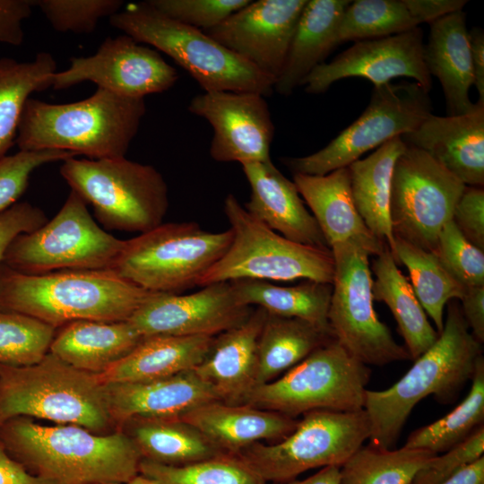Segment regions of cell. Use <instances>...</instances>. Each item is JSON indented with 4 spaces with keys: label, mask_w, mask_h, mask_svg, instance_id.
Here are the masks:
<instances>
[{
    "label": "cell",
    "mask_w": 484,
    "mask_h": 484,
    "mask_svg": "<svg viewBox=\"0 0 484 484\" xmlns=\"http://www.w3.org/2000/svg\"><path fill=\"white\" fill-rule=\"evenodd\" d=\"M123 4L121 0L34 1L55 30L80 34L91 33L101 19L112 17Z\"/></svg>",
    "instance_id": "44"
},
{
    "label": "cell",
    "mask_w": 484,
    "mask_h": 484,
    "mask_svg": "<svg viewBox=\"0 0 484 484\" xmlns=\"http://www.w3.org/2000/svg\"><path fill=\"white\" fill-rule=\"evenodd\" d=\"M431 114L429 92L415 82L374 86L361 116L325 147L307 156L284 158L282 162L293 174L326 175L415 130Z\"/></svg>",
    "instance_id": "14"
},
{
    "label": "cell",
    "mask_w": 484,
    "mask_h": 484,
    "mask_svg": "<svg viewBox=\"0 0 484 484\" xmlns=\"http://www.w3.org/2000/svg\"><path fill=\"white\" fill-rule=\"evenodd\" d=\"M114 270H61L24 274L0 265V309L56 329L71 322L128 321L152 295Z\"/></svg>",
    "instance_id": "3"
},
{
    "label": "cell",
    "mask_w": 484,
    "mask_h": 484,
    "mask_svg": "<svg viewBox=\"0 0 484 484\" xmlns=\"http://www.w3.org/2000/svg\"><path fill=\"white\" fill-rule=\"evenodd\" d=\"M462 313L473 337L484 341V286L466 288L460 299Z\"/></svg>",
    "instance_id": "52"
},
{
    "label": "cell",
    "mask_w": 484,
    "mask_h": 484,
    "mask_svg": "<svg viewBox=\"0 0 484 484\" xmlns=\"http://www.w3.org/2000/svg\"><path fill=\"white\" fill-rule=\"evenodd\" d=\"M188 110L211 125L210 155L215 161L242 165L271 160L274 125L264 96L208 91L194 96Z\"/></svg>",
    "instance_id": "18"
},
{
    "label": "cell",
    "mask_w": 484,
    "mask_h": 484,
    "mask_svg": "<svg viewBox=\"0 0 484 484\" xmlns=\"http://www.w3.org/2000/svg\"><path fill=\"white\" fill-rule=\"evenodd\" d=\"M484 426L465 440L430 459L414 476L411 484H440L483 456Z\"/></svg>",
    "instance_id": "47"
},
{
    "label": "cell",
    "mask_w": 484,
    "mask_h": 484,
    "mask_svg": "<svg viewBox=\"0 0 484 484\" xmlns=\"http://www.w3.org/2000/svg\"><path fill=\"white\" fill-rule=\"evenodd\" d=\"M348 77L367 79L374 86L408 77L429 92L432 78L424 60L422 30L415 27L396 35L355 41L331 62L317 65L303 85L307 92L318 94Z\"/></svg>",
    "instance_id": "19"
},
{
    "label": "cell",
    "mask_w": 484,
    "mask_h": 484,
    "mask_svg": "<svg viewBox=\"0 0 484 484\" xmlns=\"http://www.w3.org/2000/svg\"><path fill=\"white\" fill-rule=\"evenodd\" d=\"M76 156L57 150L19 151L0 159V212L17 203L26 191L31 174L39 167Z\"/></svg>",
    "instance_id": "45"
},
{
    "label": "cell",
    "mask_w": 484,
    "mask_h": 484,
    "mask_svg": "<svg viewBox=\"0 0 484 484\" xmlns=\"http://www.w3.org/2000/svg\"><path fill=\"white\" fill-rule=\"evenodd\" d=\"M393 256L410 272L411 287L425 312L431 317L437 333L445 323V307L461 299L464 288L445 269L436 255L404 239L394 237Z\"/></svg>",
    "instance_id": "37"
},
{
    "label": "cell",
    "mask_w": 484,
    "mask_h": 484,
    "mask_svg": "<svg viewBox=\"0 0 484 484\" xmlns=\"http://www.w3.org/2000/svg\"><path fill=\"white\" fill-rule=\"evenodd\" d=\"M265 316L257 307L242 324L214 336L207 355L193 370L218 401L244 403L255 387L257 341Z\"/></svg>",
    "instance_id": "23"
},
{
    "label": "cell",
    "mask_w": 484,
    "mask_h": 484,
    "mask_svg": "<svg viewBox=\"0 0 484 484\" xmlns=\"http://www.w3.org/2000/svg\"><path fill=\"white\" fill-rule=\"evenodd\" d=\"M293 182L310 208L329 248L336 243L353 241L376 256L387 246L370 232L359 214L347 168L323 176L293 174Z\"/></svg>",
    "instance_id": "26"
},
{
    "label": "cell",
    "mask_w": 484,
    "mask_h": 484,
    "mask_svg": "<svg viewBox=\"0 0 484 484\" xmlns=\"http://www.w3.org/2000/svg\"><path fill=\"white\" fill-rule=\"evenodd\" d=\"M371 369L336 340L309 354L278 378L255 386L244 403L296 418L315 410H363Z\"/></svg>",
    "instance_id": "10"
},
{
    "label": "cell",
    "mask_w": 484,
    "mask_h": 484,
    "mask_svg": "<svg viewBox=\"0 0 484 484\" xmlns=\"http://www.w3.org/2000/svg\"><path fill=\"white\" fill-rule=\"evenodd\" d=\"M56 329L32 316L0 309V365L30 366L49 352Z\"/></svg>",
    "instance_id": "42"
},
{
    "label": "cell",
    "mask_w": 484,
    "mask_h": 484,
    "mask_svg": "<svg viewBox=\"0 0 484 484\" xmlns=\"http://www.w3.org/2000/svg\"><path fill=\"white\" fill-rule=\"evenodd\" d=\"M120 484H158V483L139 473L137 476H135L134 479H132L128 482L120 483Z\"/></svg>",
    "instance_id": "57"
},
{
    "label": "cell",
    "mask_w": 484,
    "mask_h": 484,
    "mask_svg": "<svg viewBox=\"0 0 484 484\" xmlns=\"http://www.w3.org/2000/svg\"><path fill=\"white\" fill-rule=\"evenodd\" d=\"M231 281L215 282L190 294L153 293L128 322L144 338L153 335L216 336L247 319Z\"/></svg>",
    "instance_id": "17"
},
{
    "label": "cell",
    "mask_w": 484,
    "mask_h": 484,
    "mask_svg": "<svg viewBox=\"0 0 484 484\" xmlns=\"http://www.w3.org/2000/svg\"><path fill=\"white\" fill-rule=\"evenodd\" d=\"M411 15L418 24L432 23L450 13L462 11L465 0H403Z\"/></svg>",
    "instance_id": "51"
},
{
    "label": "cell",
    "mask_w": 484,
    "mask_h": 484,
    "mask_svg": "<svg viewBox=\"0 0 484 484\" xmlns=\"http://www.w3.org/2000/svg\"><path fill=\"white\" fill-rule=\"evenodd\" d=\"M350 1L307 0L295 29L284 67L274 88L290 95L337 44V30Z\"/></svg>",
    "instance_id": "29"
},
{
    "label": "cell",
    "mask_w": 484,
    "mask_h": 484,
    "mask_svg": "<svg viewBox=\"0 0 484 484\" xmlns=\"http://www.w3.org/2000/svg\"><path fill=\"white\" fill-rule=\"evenodd\" d=\"M0 444L28 471L57 484H120L140 473L143 457L122 430L96 434L73 424L46 426L13 418Z\"/></svg>",
    "instance_id": "1"
},
{
    "label": "cell",
    "mask_w": 484,
    "mask_h": 484,
    "mask_svg": "<svg viewBox=\"0 0 484 484\" xmlns=\"http://www.w3.org/2000/svg\"><path fill=\"white\" fill-rule=\"evenodd\" d=\"M424 60L429 74L441 83L447 116L471 110L474 106L469 96L473 74L466 14L462 10L430 23Z\"/></svg>",
    "instance_id": "27"
},
{
    "label": "cell",
    "mask_w": 484,
    "mask_h": 484,
    "mask_svg": "<svg viewBox=\"0 0 484 484\" xmlns=\"http://www.w3.org/2000/svg\"><path fill=\"white\" fill-rule=\"evenodd\" d=\"M231 240L230 229L210 232L194 221L162 223L125 240L112 270L149 292L179 294L198 286Z\"/></svg>",
    "instance_id": "9"
},
{
    "label": "cell",
    "mask_w": 484,
    "mask_h": 484,
    "mask_svg": "<svg viewBox=\"0 0 484 484\" xmlns=\"http://www.w3.org/2000/svg\"><path fill=\"white\" fill-rule=\"evenodd\" d=\"M339 466H327L321 468L316 473L304 479L293 480L284 483L274 484H339L340 483Z\"/></svg>",
    "instance_id": "56"
},
{
    "label": "cell",
    "mask_w": 484,
    "mask_h": 484,
    "mask_svg": "<svg viewBox=\"0 0 484 484\" xmlns=\"http://www.w3.org/2000/svg\"><path fill=\"white\" fill-rule=\"evenodd\" d=\"M139 471L158 484H267L238 454L226 453L182 466L143 459Z\"/></svg>",
    "instance_id": "40"
},
{
    "label": "cell",
    "mask_w": 484,
    "mask_h": 484,
    "mask_svg": "<svg viewBox=\"0 0 484 484\" xmlns=\"http://www.w3.org/2000/svg\"><path fill=\"white\" fill-rule=\"evenodd\" d=\"M60 175L106 229L147 232L162 224L169 208L163 176L152 166L125 157L62 161Z\"/></svg>",
    "instance_id": "7"
},
{
    "label": "cell",
    "mask_w": 484,
    "mask_h": 484,
    "mask_svg": "<svg viewBox=\"0 0 484 484\" xmlns=\"http://www.w3.org/2000/svg\"><path fill=\"white\" fill-rule=\"evenodd\" d=\"M177 80V70L156 50L124 34L107 38L90 56L73 57L69 67L54 73L51 87L64 90L89 81L120 96L144 99Z\"/></svg>",
    "instance_id": "16"
},
{
    "label": "cell",
    "mask_w": 484,
    "mask_h": 484,
    "mask_svg": "<svg viewBox=\"0 0 484 484\" xmlns=\"http://www.w3.org/2000/svg\"><path fill=\"white\" fill-rule=\"evenodd\" d=\"M231 282L241 304L251 307L256 306L270 315L301 319L332 333L328 310L333 284L308 280L294 286H280L258 280Z\"/></svg>",
    "instance_id": "35"
},
{
    "label": "cell",
    "mask_w": 484,
    "mask_h": 484,
    "mask_svg": "<svg viewBox=\"0 0 484 484\" xmlns=\"http://www.w3.org/2000/svg\"><path fill=\"white\" fill-rule=\"evenodd\" d=\"M180 418L197 428L220 451L233 454L256 443L283 439L298 421L246 403L228 404L220 401L205 402Z\"/></svg>",
    "instance_id": "24"
},
{
    "label": "cell",
    "mask_w": 484,
    "mask_h": 484,
    "mask_svg": "<svg viewBox=\"0 0 484 484\" xmlns=\"http://www.w3.org/2000/svg\"><path fill=\"white\" fill-rule=\"evenodd\" d=\"M112 27L171 57L208 91L270 96L275 80L209 37L174 21L147 2L132 3L109 18Z\"/></svg>",
    "instance_id": "6"
},
{
    "label": "cell",
    "mask_w": 484,
    "mask_h": 484,
    "mask_svg": "<svg viewBox=\"0 0 484 484\" xmlns=\"http://www.w3.org/2000/svg\"><path fill=\"white\" fill-rule=\"evenodd\" d=\"M374 300L384 302L397 322L411 359H418L437 339L438 333L428 322L407 278L398 269L386 246L376 255L371 266Z\"/></svg>",
    "instance_id": "33"
},
{
    "label": "cell",
    "mask_w": 484,
    "mask_h": 484,
    "mask_svg": "<svg viewBox=\"0 0 484 484\" xmlns=\"http://www.w3.org/2000/svg\"><path fill=\"white\" fill-rule=\"evenodd\" d=\"M436 454L419 449L361 446L340 469L339 484H411Z\"/></svg>",
    "instance_id": "39"
},
{
    "label": "cell",
    "mask_w": 484,
    "mask_h": 484,
    "mask_svg": "<svg viewBox=\"0 0 484 484\" xmlns=\"http://www.w3.org/2000/svg\"><path fill=\"white\" fill-rule=\"evenodd\" d=\"M402 142L436 160L466 186L484 185V99L466 113L429 115Z\"/></svg>",
    "instance_id": "21"
},
{
    "label": "cell",
    "mask_w": 484,
    "mask_h": 484,
    "mask_svg": "<svg viewBox=\"0 0 484 484\" xmlns=\"http://www.w3.org/2000/svg\"><path fill=\"white\" fill-rule=\"evenodd\" d=\"M419 27L403 0H356L345 9L337 44L384 38Z\"/></svg>",
    "instance_id": "41"
},
{
    "label": "cell",
    "mask_w": 484,
    "mask_h": 484,
    "mask_svg": "<svg viewBox=\"0 0 484 484\" xmlns=\"http://www.w3.org/2000/svg\"><path fill=\"white\" fill-rule=\"evenodd\" d=\"M56 63L50 53H38L33 60L0 58V159L15 143L24 105L33 92L52 85Z\"/></svg>",
    "instance_id": "36"
},
{
    "label": "cell",
    "mask_w": 484,
    "mask_h": 484,
    "mask_svg": "<svg viewBox=\"0 0 484 484\" xmlns=\"http://www.w3.org/2000/svg\"><path fill=\"white\" fill-rule=\"evenodd\" d=\"M143 459L182 466L223 454L197 428L180 417H136L121 428Z\"/></svg>",
    "instance_id": "32"
},
{
    "label": "cell",
    "mask_w": 484,
    "mask_h": 484,
    "mask_svg": "<svg viewBox=\"0 0 484 484\" xmlns=\"http://www.w3.org/2000/svg\"><path fill=\"white\" fill-rule=\"evenodd\" d=\"M143 339L128 321L79 320L56 329L49 352L77 369L99 375Z\"/></svg>",
    "instance_id": "28"
},
{
    "label": "cell",
    "mask_w": 484,
    "mask_h": 484,
    "mask_svg": "<svg viewBox=\"0 0 484 484\" xmlns=\"http://www.w3.org/2000/svg\"><path fill=\"white\" fill-rule=\"evenodd\" d=\"M33 6L34 0H0V43H22V22L31 14Z\"/></svg>",
    "instance_id": "50"
},
{
    "label": "cell",
    "mask_w": 484,
    "mask_h": 484,
    "mask_svg": "<svg viewBox=\"0 0 484 484\" xmlns=\"http://www.w3.org/2000/svg\"><path fill=\"white\" fill-rule=\"evenodd\" d=\"M16 417L77 425L101 435L117 431L107 385L51 352L30 366L0 365V426Z\"/></svg>",
    "instance_id": "5"
},
{
    "label": "cell",
    "mask_w": 484,
    "mask_h": 484,
    "mask_svg": "<svg viewBox=\"0 0 484 484\" xmlns=\"http://www.w3.org/2000/svg\"><path fill=\"white\" fill-rule=\"evenodd\" d=\"M369 419L363 410H315L303 414L283 439L254 444L237 454L266 482L284 483L301 473L341 467L369 439Z\"/></svg>",
    "instance_id": "11"
},
{
    "label": "cell",
    "mask_w": 484,
    "mask_h": 484,
    "mask_svg": "<svg viewBox=\"0 0 484 484\" xmlns=\"http://www.w3.org/2000/svg\"><path fill=\"white\" fill-rule=\"evenodd\" d=\"M434 254L464 289L484 286V250L466 239L453 220L442 229Z\"/></svg>",
    "instance_id": "43"
},
{
    "label": "cell",
    "mask_w": 484,
    "mask_h": 484,
    "mask_svg": "<svg viewBox=\"0 0 484 484\" xmlns=\"http://www.w3.org/2000/svg\"><path fill=\"white\" fill-rule=\"evenodd\" d=\"M481 355V343L471 334L461 307L450 301L442 332L407 373L385 390H366L363 409L370 422L369 445L393 449L411 411L427 396L442 403L454 402L471 379Z\"/></svg>",
    "instance_id": "2"
},
{
    "label": "cell",
    "mask_w": 484,
    "mask_h": 484,
    "mask_svg": "<svg viewBox=\"0 0 484 484\" xmlns=\"http://www.w3.org/2000/svg\"><path fill=\"white\" fill-rule=\"evenodd\" d=\"M307 0H257L203 30L275 82Z\"/></svg>",
    "instance_id": "20"
},
{
    "label": "cell",
    "mask_w": 484,
    "mask_h": 484,
    "mask_svg": "<svg viewBox=\"0 0 484 484\" xmlns=\"http://www.w3.org/2000/svg\"><path fill=\"white\" fill-rule=\"evenodd\" d=\"M332 340V333L307 321L266 313L257 341L255 386L278 378Z\"/></svg>",
    "instance_id": "34"
},
{
    "label": "cell",
    "mask_w": 484,
    "mask_h": 484,
    "mask_svg": "<svg viewBox=\"0 0 484 484\" xmlns=\"http://www.w3.org/2000/svg\"><path fill=\"white\" fill-rule=\"evenodd\" d=\"M465 186L427 152L406 145L392 175L393 236L434 253Z\"/></svg>",
    "instance_id": "15"
},
{
    "label": "cell",
    "mask_w": 484,
    "mask_h": 484,
    "mask_svg": "<svg viewBox=\"0 0 484 484\" xmlns=\"http://www.w3.org/2000/svg\"><path fill=\"white\" fill-rule=\"evenodd\" d=\"M471 61L473 85L479 93V99H484V33L480 28L469 32Z\"/></svg>",
    "instance_id": "54"
},
{
    "label": "cell",
    "mask_w": 484,
    "mask_h": 484,
    "mask_svg": "<svg viewBox=\"0 0 484 484\" xmlns=\"http://www.w3.org/2000/svg\"><path fill=\"white\" fill-rule=\"evenodd\" d=\"M125 241L100 228L84 200L71 190L54 218L12 241L3 264L32 275L61 270H112Z\"/></svg>",
    "instance_id": "12"
},
{
    "label": "cell",
    "mask_w": 484,
    "mask_h": 484,
    "mask_svg": "<svg viewBox=\"0 0 484 484\" xmlns=\"http://www.w3.org/2000/svg\"><path fill=\"white\" fill-rule=\"evenodd\" d=\"M241 167L251 189L250 198L243 205L250 215L289 240L329 248L294 182L288 179L272 160Z\"/></svg>",
    "instance_id": "22"
},
{
    "label": "cell",
    "mask_w": 484,
    "mask_h": 484,
    "mask_svg": "<svg viewBox=\"0 0 484 484\" xmlns=\"http://www.w3.org/2000/svg\"><path fill=\"white\" fill-rule=\"evenodd\" d=\"M146 112L144 99L97 88L80 101L27 99L18 125L19 151L57 150L90 160L125 157Z\"/></svg>",
    "instance_id": "4"
},
{
    "label": "cell",
    "mask_w": 484,
    "mask_h": 484,
    "mask_svg": "<svg viewBox=\"0 0 484 484\" xmlns=\"http://www.w3.org/2000/svg\"><path fill=\"white\" fill-rule=\"evenodd\" d=\"M467 396L441 419L423 426L408 436L403 447L442 454L484 426V358L481 355L471 379Z\"/></svg>",
    "instance_id": "38"
},
{
    "label": "cell",
    "mask_w": 484,
    "mask_h": 484,
    "mask_svg": "<svg viewBox=\"0 0 484 484\" xmlns=\"http://www.w3.org/2000/svg\"><path fill=\"white\" fill-rule=\"evenodd\" d=\"M223 207L232 240L222 257L201 278L198 286L238 280L303 279L333 283L334 260L330 248L287 239L250 215L232 194L226 196Z\"/></svg>",
    "instance_id": "8"
},
{
    "label": "cell",
    "mask_w": 484,
    "mask_h": 484,
    "mask_svg": "<svg viewBox=\"0 0 484 484\" xmlns=\"http://www.w3.org/2000/svg\"><path fill=\"white\" fill-rule=\"evenodd\" d=\"M457 229L471 244L484 250V190L465 186L452 217Z\"/></svg>",
    "instance_id": "48"
},
{
    "label": "cell",
    "mask_w": 484,
    "mask_h": 484,
    "mask_svg": "<svg viewBox=\"0 0 484 484\" xmlns=\"http://www.w3.org/2000/svg\"><path fill=\"white\" fill-rule=\"evenodd\" d=\"M406 144L401 136L379 146L372 154L350 164V190L355 207L370 232L393 252L394 236L390 219L393 166Z\"/></svg>",
    "instance_id": "31"
},
{
    "label": "cell",
    "mask_w": 484,
    "mask_h": 484,
    "mask_svg": "<svg viewBox=\"0 0 484 484\" xmlns=\"http://www.w3.org/2000/svg\"><path fill=\"white\" fill-rule=\"evenodd\" d=\"M48 221L45 212L30 203H16L0 212V265L12 241L22 233L35 230Z\"/></svg>",
    "instance_id": "49"
},
{
    "label": "cell",
    "mask_w": 484,
    "mask_h": 484,
    "mask_svg": "<svg viewBox=\"0 0 484 484\" xmlns=\"http://www.w3.org/2000/svg\"><path fill=\"white\" fill-rule=\"evenodd\" d=\"M152 8L183 24L205 30L222 22L251 0H148Z\"/></svg>",
    "instance_id": "46"
},
{
    "label": "cell",
    "mask_w": 484,
    "mask_h": 484,
    "mask_svg": "<svg viewBox=\"0 0 484 484\" xmlns=\"http://www.w3.org/2000/svg\"><path fill=\"white\" fill-rule=\"evenodd\" d=\"M214 336L153 335L98 375L104 384L143 382L194 370L205 358Z\"/></svg>",
    "instance_id": "30"
},
{
    "label": "cell",
    "mask_w": 484,
    "mask_h": 484,
    "mask_svg": "<svg viewBox=\"0 0 484 484\" xmlns=\"http://www.w3.org/2000/svg\"><path fill=\"white\" fill-rule=\"evenodd\" d=\"M330 249L334 275L328 324L333 338L368 367L411 359L375 311L368 250L353 241L336 243Z\"/></svg>",
    "instance_id": "13"
},
{
    "label": "cell",
    "mask_w": 484,
    "mask_h": 484,
    "mask_svg": "<svg viewBox=\"0 0 484 484\" xmlns=\"http://www.w3.org/2000/svg\"><path fill=\"white\" fill-rule=\"evenodd\" d=\"M440 484H484V456L465 466Z\"/></svg>",
    "instance_id": "55"
},
{
    "label": "cell",
    "mask_w": 484,
    "mask_h": 484,
    "mask_svg": "<svg viewBox=\"0 0 484 484\" xmlns=\"http://www.w3.org/2000/svg\"><path fill=\"white\" fill-rule=\"evenodd\" d=\"M106 385L117 430L132 418L180 417L199 405L218 401L193 370L150 381Z\"/></svg>",
    "instance_id": "25"
},
{
    "label": "cell",
    "mask_w": 484,
    "mask_h": 484,
    "mask_svg": "<svg viewBox=\"0 0 484 484\" xmlns=\"http://www.w3.org/2000/svg\"><path fill=\"white\" fill-rule=\"evenodd\" d=\"M0 484H57L28 471L0 444Z\"/></svg>",
    "instance_id": "53"
}]
</instances>
